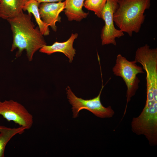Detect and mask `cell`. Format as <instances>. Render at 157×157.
<instances>
[{
    "label": "cell",
    "instance_id": "1",
    "mask_svg": "<svg viewBox=\"0 0 157 157\" xmlns=\"http://www.w3.org/2000/svg\"><path fill=\"white\" fill-rule=\"evenodd\" d=\"M31 13L22 11L17 16L7 20L10 26L13 42L11 51L17 49L16 56H20L25 50L29 61L32 60L34 53L47 44L38 27L32 21Z\"/></svg>",
    "mask_w": 157,
    "mask_h": 157
},
{
    "label": "cell",
    "instance_id": "2",
    "mask_svg": "<svg viewBox=\"0 0 157 157\" xmlns=\"http://www.w3.org/2000/svg\"><path fill=\"white\" fill-rule=\"evenodd\" d=\"M151 0H118L114 13V22L123 32L131 37L139 32L144 23L146 10L149 8Z\"/></svg>",
    "mask_w": 157,
    "mask_h": 157
},
{
    "label": "cell",
    "instance_id": "3",
    "mask_svg": "<svg viewBox=\"0 0 157 157\" xmlns=\"http://www.w3.org/2000/svg\"><path fill=\"white\" fill-rule=\"evenodd\" d=\"M136 63L135 60L129 61L121 54H119L112 69L113 74L122 77L127 87V102L123 117L126 113L128 103L138 88L140 81L137 75L144 73L142 68L137 65Z\"/></svg>",
    "mask_w": 157,
    "mask_h": 157
},
{
    "label": "cell",
    "instance_id": "4",
    "mask_svg": "<svg viewBox=\"0 0 157 157\" xmlns=\"http://www.w3.org/2000/svg\"><path fill=\"white\" fill-rule=\"evenodd\" d=\"M102 85L98 95L92 99H84L77 97L69 86L66 88L67 98L72 105L73 117L76 118L81 110L85 109L91 112L96 116L101 118H110L115 114L110 106L105 107L100 100L101 95L104 87Z\"/></svg>",
    "mask_w": 157,
    "mask_h": 157
},
{
    "label": "cell",
    "instance_id": "5",
    "mask_svg": "<svg viewBox=\"0 0 157 157\" xmlns=\"http://www.w3.org/2000/svg\"><path fill=\"white\" fill-rule=\"evenodd\" d=\"M0 115L8 122L13 121L26 130L33 124V117L22 104L13 100L0 101Z\"/></svg>",
    "mask_w": 157,
    "mask_h": 157
},
{
    "label": "cell",
    "instance_id": "6",
    "mask_svg": "<svg viewBox=\"0 0 157 157\" xmlns=\"http://www.w3.org/2000/svg\"><path fill=\"white\" fill-rule=\"evenodd\" d=\"M118 0H107L101 12V18L105 25L102 28L101 37L102 45L117 44L115 38L124 35L121 30L116 29L114 25V14L118 7Z\"/></svg>",
    "mask_w": 157,
    "mask_h": 157
},
{
    "label": "cell",
    "instance_id": "7",
    "mask_svg": "<svg viewBox=\"0 0 157 157\" xmlns=\"http://www.w3.org/2000/svg\"><path fill=\"white\" fill-rule=\"evenodd\" d=\"M40 3L39 6V12L41 19L44 22L50 26L54 31H56V23L61 22L59 14L65 8V1Z\"/></svg>",
    "mask_w": 157,
    "mask_h": 157
},
{
    "label": "cell",
    "instance_id": "8",
    "mask_svg": "<svg viewBox=\"0 0 157 157\" xmlns=\"http://www.w3.org/2000/svg\"><path fill=\"white\" fill-rule=\"evenodd\" d=\"M78 36V33H72L66 41L56 42L51 45H44L40 49V51L49 55L56 52H61L68 58L69 62L71 63L76 53V50L73 47V43Z\"/></svg>",
    "mask_w": 157,
    "mask_h": 157
},
{
    "label": "cell",
    "instance_id": "9",
    "mask_svg": "<svg viewBox=\"0 0 157 157\" xmlns=\"http://www.w3.org/2000/svg\"><path fill=\"white\" fill-rule=\"evenodd\" d=\"M28 0H0V18L7 20L23 11Z\"/></svg>",
    "mask_w": 157,
    "mask_h": 157
},
{
    "label": "cell",
    "instance_id": "10",
    "mask_svg": "<svg viewBox=\"0 0 157 157\" xmlns=\"http://www.w3.org/2000/svg\"><path fill=\"white\" fill-rule=\"evenodd\" d=\"M85 0H65V13L69 21L80 22L87 17L89 13L82 9Z\"/></svg>",
    "mask_w": 157,
    "mask_h": 157
},
{
    "label": "cell",
    "instance_id": "11",
    "mask_svg": "<svg viewBox=\"0 0 157 157\" xmlns=\"http://www.w3.org/2000/svg\"><path fill=\"white\" fill-rule=\"evenodd\" d=\"M40 3L36 0H28L25 4L23 10L27 11L28 13L34 16L41 33L44 36L49 34V26L42 20L39 12V6Z\"/></svg>",
    "mask_w": 157,
    "mask_h": 157
},
{
    "label": "cell",
    "instance_id": "12",
    "mask_svg": "<svg viewBox=\"0 0 157 157\" xmlns=\"http://www.w3.org/2000/svg\"><path fill=\"white\" fill-rule=\"evenodd\" d=\"M25 130L26 128L22 126L10 128L0 126V157H4L6 147L10 139L17 134H22Z\"/></svg>",
    "mask_w": 157,
    "mask_h": 157
},
{
    "label": "cell",
    "instance_id": "13",
    "mask_svg": "<svg viewBox=\"0 0 157 157\" xmlns=\"http://www.w3.org/2000/svg\"><path fill=\"white\" fill-rule=\"evenodd\" d=\"M107 0H85L84 6L93 11L99 18H101V12Z\"/></svg>",
    "mask_w": 157,
    "mask_h": 157
},
{
    "label": "cell",
    "instance_id": "14",
    "mask_svg": "<svg viewBox=\"0 0 157 157\" xmlns=\"http://www.w3.org/2000/svg\"><path fill=\"white\" fill-rule=\"evenodd\" d=\"M38 2L41 3L43 2H60L63 0H36Z\"/></svg>",
    "mask_w": 157,
    "mask_h": 157
},
{
    "label": "cell",
    "instance_id": "15",
    "mask_svg": "<svg viewBox=\"0 0 157 157\" xmlns=\"http://www.w3.org/2000/svg\"></svg>",
    "mask_w": 157,
    "mask_h": 157
}]
</instances>
